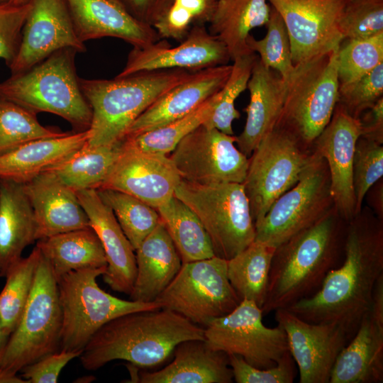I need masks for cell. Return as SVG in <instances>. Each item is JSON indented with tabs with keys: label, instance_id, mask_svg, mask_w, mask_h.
I'll return each mask as SVG.
<instances>
[{
	"label": "cell",
	"instance_id": "cell-17",
	"mask_svg": "<svg viewBox=\"0 0 383 383\" xmlns=\"http://www.w3.org/2000/svg\"><path fill=\"white\" fill-rule=\"evenodd\" d=\"M18 53L9 66L11 74L26 71L66 48L84 52L65 0H30Z\"/></svg>",
	"mask_w": 383,
	"mask_h": 383
},
{
	"label": "cell",
	"instance_id": "cell-36",
	"mask_svg": "<svg viewBox=\"0 0 383 383\" xmlns=\"http://www.w3.org/2000/svg\"><path fill=\"white\" fill-rule=\"evenodd\" d=\"M220 99V91L207 99L195 110L159 128L125 138V147L149 152L169 155L187 134L206 122Z\"/></svg>",
	"mask_w": 383,
	"mask_h": 383
},
{
	"label": "cell",
	"instance_id": "cell-45",
	"mask_svg": "<svg viewBox=\"0 0 383 383\" xmlns=\"http://www.w3.org/2000/svg\"><path fill=\"white\" fill-rule=\"evenodd\" d=\"M340 30L343 40L367 38L383 33V0H348Z\"/></svg>",
	"mask_w": 383,
	"mask_h": 383
},
{
	"label": "cell",
	"instance_id": "cell-4",
	"mask_svg": "<svg viewBox=\"0 0 383 383\" xmlns=\"http://www.w3.org/2000/svg\"><path fill=\"white\" fill-rule=\"evenodd\" d=\"M194 72L167 69L138 72L113 79L79 78L92 113L89 146L121 141L128 128L152 104Z\"/></svg>",
	"mask_w": 383,
	"mask_h": 383
},
{
	"label": "cell",
	"instance_id": "cell-37",
	"mask_svg": "<svg viewBox=\"0 0 383 383\" xmlns=\"http://www.w3.org/2000/svg\"><path fill=\"white\" fill-rule=\"evenodd\" d=\"M41 253L38 247L8 269L0 293V323L11 333L16 328L31 292Z\"/></svg>",
	"mask_w": 383,
	"mask_h": 383
},
{
	"label": "cell",
	"instance_id": "cell-39",
	"mask_svg": "<svg viewBox=\"0 0 383 383\" xmlns=\"http://www.w3.org/2000/svg\"><path fill=\"white\" fill-rule=\"evenodd\" d=\"M217 0H167L151 26L160 39L182 42L191 29L206 25Z\"/></svg>",
	"mask_w": 383,
	"mask_h": 383
},
{
	"label": "cell",
	"instance_id": "cell-23",
	"mask_svg": "<svg viewBox=\"0 0 383 383\" xmlns=\"http://www.w3.org/2000/svg\"><path fill=\"white\" fill-rule=\"evenodd\" d=\"M76 194L106 255L104 282L113 291L130 295L136 276L135 250L96 189L79 190Z\"/></svg>",
	"mask_w": 383,
	"mask_h": 383
},
{
	"label": "cell",
	"instance_id": "cell-16",
	"mask_svg": "<svg viewBox=\"0 0 383 383\" xmlns=\"http://www.w3.org/2000/svg\"><path fill=\"white\" fill-rule=\"evenodd\" d=\"M274 312L284 331L300 383H329L335 360L348 341L347 333L331 323H310L286 309Z\"/></svg>",
	"mask_w": 383,
	"mask_h": 383
},
{
	"label": "cell",
	"instance_id": "cell-29",
	"mask_svg": "<svg viewBox=\"0 0 383 383\" xmlns=\"http://www.w3.org/2000/svg\"><path fill=\"white\" fill-rule=\"evenodd\" d=\"M136 276L131 300L155 301L179 271L182 261L161 219L135 250Z\"/></svg>",
	"mask_w": 383,
	"mask_h": 383
},
{
	"label": "cell",
	"instance_id": "cell-22",
	"mask_svg": "<svg viewBox=\"0 0 383 383\" xmlns=\"http://www.w3.org/2000/svg\"><path fill=\"white\" fill-rule=\"evenodd\" d=\"M232 65H223L194 72L152 104L128 128L123 138L133 136L181 118L219 91Z\"/></svg>",
	"mask_w": 383,
	"mask_h": 383
},
{
	"label": "cell",
	"instance_id": "cell-44",
	"mask_svg": "<svg viewBox=\"0 0 383 383\" xmlns=\"http://www.w3.org/2000/svg\"><path fill=\"white\" fill-rule=\"evenodd\" d=\"M382 176V144L360 136L355 145L353 165L356 216L361 210L366 194Z\"/></svg>",
	"mask_w": 383,
	"mask_h": 383
},
{
	"label": "cell",
	"instance_id": "cell-24",
	"mask_svg": "<svg viewBox=\"0 0 383 383\" xmlns=\"http://www.w3.org/2000/svg\"><path fill=\"white\" fill-rule=\"evenodd\" d=\"M76 33L87 40L111 37L133 48H143L160 38L155 30L132 16L113 0H65Z\"/></svg>",
	"mask_w": 383,
	"mask_h": 383
},
{
	"label": "cell",
	"instance_id": "cell-30",
	"mask_svg": "<svg viewBox=\"0 0 383 383\" xmlns=\"http://www.w3.org/2000/svg\"><path fill=\"white\" fill-rule=\"evenodd\" d=\"M37 223L23 184L0 179V274L36 239Z\"/></svg>",
	"mask_w": 383,
	"mask_h": 383
},
{
	"label": "cell",
	"instance_id": "cell-35",
	"mask_svg": "<svg viewBox=\"0 0 383 383\" xmlns=\"http://www.w3.org/2000/svg\"><path fill=\"white\" fill-rule=\"evenodd\" d=\"M182 263L214 256L209 237L194 212L174 196L156 209Z\"/></svg>",
	"mask_w": 383,
	"mask_h": 383
},
{
	"label": "cell",
	"instance_id": "cell-54",
	"mask_svg": "<svg viewBox=\"0 0 383 383\" xmlns=\"http://www.w3.org/2000/svg\"><path fill=\"white\" fill-rule=\"evenodd\" d=\"M30 0H10L9 4L16 6H21L26 4H28Z\"/></svg>",
	"mask_w": 383,
	"mask_h": 383
},
{
	"label": "cell",
	"instance_id": "cell-8",
	"mask_svg": "<svg viewBox=\"0 0 383 383\" xmlns=\"http://www.w3.org/2000/svg\"><path fill=\"white\" fill-rule=\"evenodd\" d=\"M174 195L197 216L215 256L228 260L255 240V223L243 184L181 180Z\"/></svg>",
	"mask_w": 383,
	"mask_h": 383
},
{
	"label": "cell",
	"instance_id": "cell-10",
	"mask_svg": "<svg viewBox=\"0 0 383 383\" xmlns=\"http://www.w3.org/2000/svg\"><path fill=\"white\" fill-rule=\"evenodd\" d=\"M287 131L274 127L251 154L243 185L254 223L299 181L312 153Z\"/></svg>",
	"mask_w": 383,
	"mask_h": 383
},
{
	"label": "cell",
	"instance_id": "cell-49",
	"mask_svg": "<svg viewBox=\"0 0 383 383\" xmlns=\"http://www.w3.org/2000/svg\"><path fill=\"white\" fill-rule=\"evenodd\" d=\"M82 351L58 350L46 355L24 367L21 377L27 383H56L62 370L72 360L79 357Z\"/></svg>",
	"mask_w": 383,
	"mask_h": 383
},
{
	"label": "cell",
	"instance_id": "cell-46",
	"mask_svg": "<svg viewBox=\"0 0 383 383\" xmlns=\"http://www.w3.org/2000/svg\"><path fill=\"white\" fill-rule=\"evenodd\" d=\"M383 96V62L363 77L339 84L337 104L349 115L359 118Z\"/></svg>",
	"mask_w": 383,
	"mask_h": 383
},
{
	"label": "cell",
	"instance_id": "cell-52",
	"mask_svg": "<svg viewBox=\"0 0 383 383\" xmlns=\"http://www.w3.org/2000/svg\"><path fill=\"white\" fill-rule=\"evenodd\" d=\"M0 383H27L18 374L12 373L0 367Z\"/></svg>",
	"mask_w": 383,
	"mask_h": 383
},
{
	"label": "cell",
	"instance_id": "cell-48",
	"mask_svg": "<svg viewBox=\"0 0 383 383\" xmlns=\"http://www.w3.org/2000/svg\"><path fill=\"white\" fill-rule=\"evenodd\" d=\"M30 8V2L21 6L0 4V59L8 67L18 53Z\"/></svg>",
	"mask_w": 383,
	"mask_h": 383
},
{
	"label": "cell",
	"instance_id": "cell-53",
	"mask_svg": "<svg viewBox=\"0 0 383 383\" xmlns=\"http://www.w3.org/2000/svg\"><path fill=\"white\" fill-rule=\"evenodd\" d=\"M11 333L5 330L0 323V367L5 354Z\"/></svg>",
	"mask_w": 383,
	"mask_h": 383
},
{
	"label": "cell",
	"instance_id": "cell-12",
	"mask_svg": "<svg viewBox=\"0 0 383 383\" xmlns=\"http://www.w3.org/2000/svg\"><path fill=\"white\" fill-rule=\"evenodd\" d=\"M155 301L204 327L231 312L241 301L227 274V260L213 256L182 263Z\"/></svg>",
	"mask_w": 383,
	"mask_h": 383
},
{
	"label": "cell",
	"instance_id": "cell-14",
	"mask_svg": "<svg viewBox=\"0 0 383 383\" xmlns=\"http://www.w3.org/2000/svg\"><path fill=\"white\" fill-rule=\"evenodd\" d=\"M236 136L201 124L170 153L182 180L199 184L240 183L249 158L235 145Z\"/></svg>",
	"mask_w": 383,
	"mask_h": 383
},
{
	"label": "cell",
	"instance_id": "cell-33",
	"mask_svg": "<svg viewBox=\"0 0 383 383\" xmlns=\"http://www.w3.org/2000/svg\"><path fill=\"white\" fill-rule=\"evenodd\" d=\"M123 150L122 140L109 146L84 145L47 172L77 192L97 189Z\"/></svg>",
	"mask_w": 383,
	"mask_h": 383
},
{
	"label": "cell",
	"instance_id": "cell-50",
	"mask_svg": "<svg viewBox=\"0 0 383 383\" xmlns=\"http://www.w3.org/2000/svg\"><path fill=\"white\" fill-rule=\"evenodd\" d=\"M360 137L382 144L383 143V97L358 118Z\"/></svg>",
	"mask_w": 383,
	"mask_h": 383
},
{
	"label": "cell",
	"instance_id": "cell-38",
	"mask_svg": "<svg viewBox=\"0 0 383 383\" xmlns=\"http://www.w3.org/2000/svg\"><path fill=\"white\" fill-rule=\"evenodd\" d=\"M96 190L103 202L112 211L134 250L160 221L155 208L133 196L111 189Z\"/></svg>",
	"mask_w": 383,
	"mask_h": 383
},
{
	"label": "cell",
	"instance_id": "cell-25",
	"mask_svg": "<svg viewBox=\"0 0 383 383\" xmlns=\"http://www.w3.org/2000/svg\"><path fill=\"white\" fill-rule=\"evenodd\" d=\"M22 184L35 214L37 240L91 227L76 192L52 172H43Z\"/></svg>",
	"mask_w": 383,
	"mask_h": 383
},
{
	"label": "cell",
	"instance_id": "cell-51",
	"mask_svg": "<svg viewBox=\"0 0 383 383\" xmlns=\"http://www.w3.org/2000/svg\"><path fill=\"white\" fill-rule=\"evenodd\" d=\"M132 16L151 26L167 0H116Z\"/></svg>",
	"mask_w": 383,
	"mask_h": 383
},
{
	"label": "cell",
	"instance_id": "cell-7",
	"mask_svg": "<svg viewBox=\"0 0 383 383\" xmlns=\"http://www.w3.org/2000/svg\"><path fill=\"white\" fill-rule=\"evenodd\" d=\"M338 50L294 65L287 81L283 107L275 127L305 147L328 124L338 102Z\"/></svg>",
	"mask_w": 383,
	"mask_h": 383
},
{
	"label": "cell",
	"instance_id": "cell-6",
	"mask_svg": "<svg viewBox=\"0 0 383 383\" xmlns=\"http://www.w3.org/2000/svg\"><path fill=\"white\" fill-rule=\"evenodd\" d=\"M106 269L72 271L57 281L62 314L60 350L83 351L91 337L113 318L131 312L161 309L157 301L125 300L104 291L96 279Z\"/></svg>",
	"mask_w": 383,
	"mask_h": 383
},
{
	"label": "cell",
	"instance_id": "cell-28",
	"mask_svg": "<svg viewBox=\"0 0 383 383\" xmlns=\"http://www.w3.org/2000/svg\"><path fill=\"white\" fill-rule=\"evenodd\" d=\"M89 135V129L66 132L28 141L0 154V179L28 182L86 145Z\"/></svg>",
	"mask_w": 383,
	"mask_h": 383
},
{
	"label": "cell",
	"instance_id": "cell-47",
	"mask_svg": "<svg viewBox=\"0 0 383 383\" xmlns=\"http://www.w3.org/2000/svg\"><path fill=\"white\" fill-rule=\"evenodd\" d=\"M228 358L237 383H292L296 375V363L289 352L267 369L253 367L237 355L228 354Z\"/></svg>",
	"mask_w": 383,
	"mask_h": 383
},
{
	"label": "cell",
	"instance_id": "cell-15",
	"mask_svg": "<svg viewBox=\"0 0 383 383\" xmlns=\"http://www.w3.org/2000/svg\"><path fill=\"white\" fill-rule=\"evenodd\" d=\"M282 16L294 65L339 48L340 20L348 0H267Z\"/></svg>",
	"mask_w": 383,
	"mask_h": 383
},
{
	"label": "cell",
	"instance_id": "cell-11",
	"mask_svg": "<svg viewBox=\"0 0 383 383\" xmlns=\"http://www.w3.org/2000/svg\"><path fill=\"white\" fill-rule=\"evenodd\" d=\"M332 204L328 165L314 151L296 184L255 224V240L277 248L330 213Z\"/></svg>",
	"mask_w": 383,
	"mask_h": 383
},
{
	"label": "cell",
	"instance_id": "cell-9",
	"mask_svg": "<svg viewBox=\"0 0 383 383\" xmlns=\"http://www.w3.org/2000/svg\"><path fill=\"white\" fill-rule=\"evenodd\" d=\"M62 322L57 282L41 254L31 292L10 335L0 367L18 374L24 367L60 350Z\"/></svg>",
	"mask_w": 383,
	"mask_h": 383
},
{
	"label": "cell",
	"instance_id": "cell-19",
	"mask_svg": "<svg viewBox=\"0 0 383 383\" xmlns=\"http://www.w3.org/2000/svg\"><path fill=\"white\" fill-rule=\"evenodd\" d=\"M230 60L225 45L209 33L206 25H198L177 46L172 47L167 40L160 39L146 47L133 48L125 67L116 77L167 69L196 72L226 65Z\"/></svg>",
	"mask_w": 383,
	"mask_h": 383
},
{
	"label": "cell",
	"instance_id": "cell-20",
	"mask_svg": "<svg viewBox=\"0 0 383 383\" xmlns=\"http://www.w3.org/2000/svg\"><path fill=\"white\" fill-rule=\"evenodd\" d=\"M361 135L358 118L335 106L328 124L316 138L315 151L327 163L330 190L336 213L349 223L356 216L353 185V165L355 145Z\"/></svg>",
	"mask_w": 383,
	"mask_h": 383
},
{
	"label": "cell",
	"instance_id": "cell-34",
	"mask_svg": "<svg viewBox=\"0 0 383 383\" xmlns=\"http://www.w3.org/2000/svg\"><path fill=\"white\" fill-rule=\"evenodd\" d=\"M275 249L273 246L254 240L227 260L228 278L240 301L249 300L262 308Z\"/></svg>",
	"mask_w": 383,
	"mask_h": 383
},
{
	"label": "cell",
	"instance_id": "cell-56",
	"mask_svg": "<svg viewBox=\"0 0 383 383\" xmlns=\"http://www.w3.org/2000/svg\"><path fill=\"white\" fill-rule=\"evenodd\" d=\"M113 1H116V2H117V1H116V0H113Z\"/></svg>",
	"mask_w": 383,
	"mask_h": 383
},
{
	"label": "cell",
	"instance_id": "cell-43",
	"mask_svg": "<svg viewBox=\"0 0 383 383\" xmlns=\"http://www.w3.org/2000/svg\"><path fill=\"white\" fill-rule=\"evenodd\" d=\"M383 62V33L357 40H348L338 50L339 84L355 81Z\"/></svg>",
	"mask_w": 383,
	"mask_h": 383
},
{
	"label": "cell",
	"instance_id": "cell-40",
	"mask_svg": "<svg viewBox=\"0 0 383 383\" xmlns=\"http://www.w3.org/2000/svg\"><path fill=\"white\" fill-rule=\"evenodd\" d=\"M65 133L43 126L37 113L0 99V154L30 140L60 136Z\"/></svg>",
	"mask_w": 383,
	"mask_h": 383
},
{
	"label": "cell",
	"instance_id": "cell-57",
	"mask_svg": "<svg viewBox=\"0 0 383 383\" xmlns=\"http://www.w3.org/2000/svg\"><path fill=\"white\" fill-rule=\"evenodd\" d=\"M0 277H1V274H0Z\"/></svg>",
	"mask_w": 383,
	"mask_h": 383
},
{
	"label": "cell",
	"instance_id": "cell-42",
	"mask_svg": "<svg viewBox=\"0 0 383 383\" xmlns=\"http://www.w3.org/2000/svg\"><path fill=\"white\" fill-rule=\"evenodd\" d=\"M257 55L252 52L233 60L231 74L220 90V99L211 116L203 124L233 135L232 123L240 114L235 108V101L247 89L248 82Z\"/></svg>",
	"mask_w": 383,
	"mask_h": 383
},
{
	"label": "cell",
	"instance_id": "cell-27",
	"mask_svg": "<svg viewBox=\"0 0 383 383\" xmlns=\"http://www.w3.org/2000/svg\"><path fill=\"white\" fill-rule=\"evenodd\" d=\"M286 88L287 82L277 72L265 67L257 56L247 85L250 103L245 109L246 123L235 142L247 157L275 127L283 107Z\"/></svg>",
	"mask_w": 383,
	"mask_h": 383
},
{
	"label": "cell",
	"instance_id": "cell-13",
	"mask_svg": "<svg viewBox=\"0 0 383 383\" xmlns=\"http://www.w3.org/2000/svg\"><path fill=\"white\" fill-rule=\"evenodd\" d=\"M262 316L260 306L243 299L204 327V340L213 350L239 355L253 367L270 368L289 351L284 329L266 326Z\"/></svg>",
	"mask_w": 383,
	"mask_h": 383
},
{
	"label": "cell",
	"instance_id": "cell-21",
	"mask_svg": "<svg viewBox=\"0 0 383 383\" xmlns=\"http://www.w3.org/2000/svg\"><path fill=\"white\" fill-rule=\"evenodd\" d=\"M383 382V276L377 280L368 311L333 367L329 383Z\"/></svg>",
	"mask_w": 383,
	"mask_h": 383
},
{
	"label": "cell",
	"instance_id": "cell-1",
	"mask_svg": "<svg viewBox=\"0 0 383 383\" xmlns=\"http://www.w3.org/2000/svg\"><path fill=\"white\" fill-rule=\"evenodd\" d=\"M348 223L340 265L327 274L314 294L286 309L307 322L336 324L351 339L383 275V231L380 223L367 219Z\"/></svg>",
	"mask_w": 383,
	"mask_h": 383
},
{
	"label": "cell",
	"instance_id": "cell-26",
	"mask_svg": "<svg viewBox=\"0 0 383 383\" xmlns=\"http://www.w3.org/2000/svg\"><path fill=\"white\" fill-rule=\"evenodd\" d=\"M173 360L155 371L131 372V381L140 383H231L228 355L211 348L205 340H190L174 348Z\"/></svg>",
	"mask_w": 383,
	"mask_h": 383
},
{
	"label": "cell",
	"instance_id": "cell-31",
	"mask_svg": "<svg viewBox=\"0 0 383 383\" xmlns=\"http://www.w3.org/2000/svg\"><path fill=\"white\" fill-rule=\"evenodd\" d=\"M270 9L267 0H217L207 28L233 60L252 53L247 43L250 31L266 25Z\"/></svg>",
	"mask_w": 383,
	"mask_h": 383
},
{
	"label": "cell",
	"instance_id": "cell-18",
	"mask_svg": "<svg viewBox=\"0 0 383 383\" xmlns=\"http://www.w3.org/2000/svg\"><path fill=\"white\" fill-rule=\"evenodd\" d=\"M122 145V152L99 189L128 194L155 209L167 203L182 180L169 155L126 148L123 142Z\"/></svg>",
	"mask_w": 383,
	"mask_h": 383
},
{
	"label": "cell",
	"instance_id": "cell-32",
	"mask_svg": "<svg viewBox=\"0 0 383 383\" xmlns=\"http://www.w3.org/2000/svg\"><path fill=\"white\" fill-rule=\"evenodd\" d=\"M35 246L57 281L72 271L107 266L102 245L91 227L38 240Z\"/></svg>",
	"mask_w": 383,
	"mask_h": 383
},
{
	"label": "cell",
	"instance_id": "cell-3",
	"mask_svg": "<svg viewBox=\"0 0 383 383\" xmlns=\"http://www.w3.org/2000/svg\"><path fill=\"white\" fill-rule=\"evenodd\" d=\"M331 211L276 248L263 315L314 294L343 259L346 229Z\"/></svg>",
	"mask_w": 383,
	"mask_h": 383
},
{
	"label": "cell",
	"instance_id": "cell-2",
	"mask_svg": "<svg viewBox=\"0 0 383 383\" xmlns=\"http://www.w3.org/2000/svg\"><path fill=\"white\" fill-rule=\"evenodd\" d=\"M204 340V328L165 309L119 316L104 325L90 339L79 360L88 371L121 360L137 367L165 362L180 343Z\"/></svg>",
	"mask_w": 383,
	"mask_h": 383
},
{
	"label": "cell",
	"instance_id": "cell-41",
	"mask_svg": "<svg viewBox=\"0 0 383 383\" xmlns=\"http://www.w3.org/2000/svg\"><path fill=\"white\" fill-rule=\"evenodd\" d=\"M265 36L257 40L250 35L247 43L250 50L259 55L260 62L277 72L284 80H288L294 70L287 30L280 14L271 7L266 23Z\"/></svg>",
	"mask_w": 383,
	"mask_h": 383
},
{
	"label": "cell",
	"instance_id": "cell-5",
	"mask_svg": "<svg viewBox=\"0 0 383 383\" xmlns=\"http://www.w3.org/2000/svg\"><path fill=\"white\" fill-rule=\"evenodd\" d=\"M71 48L60 49L28 70L0 83V99L35 113L47 112L67 121L74 131L89 128L91 109L82 94Z\"/></svg>",
	"mask_w": 383,
	"mask_h": 383
},
{
	"label": "cell",
	"instance_id": "cell-55",
	"mask_svg": "<svg viewBox=\"0 0 383 383\" xmlns=\"http://www.w3.org/2000/svg\"><path fill=\"white\" fill-rule=\"evenodd\" d=\"M10 0H0V4L9 3Z\"/></svg>",
	"mask_w": 383,
	"mask_h": 383
}]
</instances>
